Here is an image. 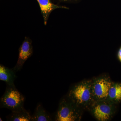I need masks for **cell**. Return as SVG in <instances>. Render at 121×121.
<instances>
[{
  "label": "cell",
  "instance_id": "7",
  "mask_svg": "<svg viewBox=\"0 0 121 121\" xmlns=\"http://www.w3.org/2000/svg\"><path fill=\"white\" fill-rule=\"evenodd\" d=\"M39 3L41 10V13L43 17L44 24L46 25L49 16L52 12L56 9L63 8L68 9L63 6H59L55 4L50 0H37Z\"/></svg>",
  "mask_w": 121,
  "mask_h": 121
},
{
  "label": "cell",
  "instance_id": "4",
  "mask_svg": "<svg viewBox=\"0 0 121 121\" xmlns=\"http://www.w3.org/2000/svg\"><path fill=\"white\" fill-rule=\"evenodd\" d=\"M116 105L107 99L95 101L88 110L97 121H109L115 112Z\"/></svg>",
  "mask_w": 121,
  "mask_h": 121
},
{
  "label": "cell",
  "instance_id": "5",
  "mask_svg": "<svg viewBox=\"0 0 121 121\" xmlns=\"http://www.w3.org/2000/svg\"><path fill=\"white\" fill-rule=\"evenodd\" d=\"M91 80V86L95 101L106 99L112 82L109 76L103 75Z\"/></svg>",
  "mask_w": 121,
  "mask_h": 121
},
{
  "label": "cell",
  "instance_id": "14",
  "mask_svg": "<svg viewBox=\"0 0 121 121\" xmlns=\"http://www.w3.org/2000/svg\"><path fill=\"white\" fill-rule=\"evenodd\" d=\"M0 121H2V119H1V118H0Z\"/></svg>",
  "mask_w": 121,
  "mask_h": 121
},
{
  "label": "cell",
  "instance_id": "2",
  "mask_svg": "<svg viewBox=\"0 0 121 121\" xmlns=\"http://www.w3.org/2000/svg\"><path fill=\"white\" fill-rule=\"evenodd\" d=\"M82 111L66 95L62 98L60 102L55 116V121H80L82 118Z\"/></svg>",
  "mask_w": 121,
  "mask_h": 121
},
{
  "label": "cell",
  "instance_id": "3",
  "mask_svg": "<svg viewBox=\"0 0 121 121\" xmlns=\"http://www.w3.org/2000/svg\"><path fill=\"white\" fill-rule=\"evenodd\" d=\"M4 94L0 99L1 108H7L12 111L24 108V97L15 86L7 85Z\"/></svg>",
  "mask_w": 121,
  "mask_h": 121
},
{
  "label": "cell",
  "instance_id": "12",
  "mask_svg": "<svg viewBox=\"0 0 121 121\" xmlns=\"http://www.w3.org/2000/svg\"><path fill=\"white\" fill-rule=\"evenodd\" d=\"M117 56L118 59L121 62V47L119 48V50H118Z\"/></svg>",
  "mask_w": 121,
  "mask_h": 121
},
{
  "label": "cell",
  "instance_id": "8",
  "mask_svg": "<svg viewBox=\"0 0 121 121\" xmlns=\"http://www.w3.org/2000/svg\"><path fill=\"white\" fill-rule=\"evenodd\" d=\"M15 71L13 69H9L4 65H0V80L4 81L7 85L15 86L14 82L16 76Z\"/></svg>",
  "mask_w": 121,
  "mask_h": 121
},
{
  "label": "cell",
  "instance_id": "11",
  "mask_svg": "<svg viewBox=\"0 0 121 121\" xmlns=\"http://www.w3.org/2000/svg\"><path fill=\"white\" fill-rule=\"evenodd\" d=\"M52 119L41 104H37L35 113L32 115V121H51Z\"/></svg>",
  "mask_w": 121,
  "mask_h": 121
},
{
  "label": "cell",
  "instance_id": "10",
  "mask_svg": "<svg viewBox=\"0 0 121 121\" xmlns=\"http://www.w3.org/2000/svg\"><path fill=\"white\" fill-rule=\"evenodd\" d=\"M107 99L117 104L121 101V83L113 82Z\"/></svg>",
  "mask_w": 121,
  "mask_h": 121
},
{
  "label": "cell",
  "instance_id": "1",
  "mask_svg": "<svg viewBox=\"0 0 121 121\" xmlns=\"http://www.w3.org/2000/svg\"><path fill=\"white\" fill-rule=\"evenodd\" d=\"M67 96L82 110L89 109L95 101L91 80H83L74 85L69 90Z\"/></svg>",
  "mask_w": 121,
  "mask_h": 121
},
{
  "label": "cell",
  "instance_id": "9",
  "mask_svg": "<svg viewBox=\"0 0 121 121\" xmlns=\"http://www.w3.org/2000/svg\"><path fill=\"white\" fill-rule=\"evenodd\" d=\"M7 121H31L32 115L25 109L12 111L7 117Z\"/></svg>",
  "mask_w": 121,
  "mask_h": 121
},
{
  "label": "cell",
  "instance_id": "13",
  "mask_svg": "<svg viewBox=\"0 0 121 121\" xmlns=\"http://www.w3.org/2000/svg\"><path fill=\"white\" fill-rule=\"evenodd\" d=\"M60 0L63 1H68L71 0Z\"/></svg>",
  "mask_w": 121,
  "mask_h": 121
},
{
  "label": "cell",
  "instance_id": "6",
  "mask_svg": "<svg viewBox=\"0 0 121 121\" xmlns=\"http://www.w3.org/2000/svg\"><path fill=\"white\" fill-rule=\"evenodd\" d=\"M19 57L16 64L13 69L15 72L20 70L26 60L32 55L33 52L32 42L26 37L19 48Z\"/></svg>",
  "mask_w": 121,
  "mask_h": 121
}]
</instances>
